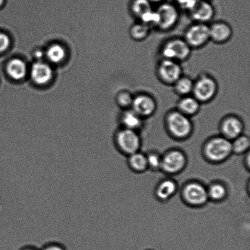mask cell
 Segmentation results:
<instances>
[{
    "label": "cell",
    "mask_w": 250,
    "mask_h": 250,
    "mask_svg": "<svg viewBox=\"0 0 250 250\" xmlns=\"http://www.w3.org/2000/svg\"><path fill=\"white\" fill-rule=\"evenodd\" d=\"M207 191L209 200H211L212 202H222L226 199L228 195L226 186L219 182L212 183L207 187Z\"/></svg>",
    "instance_id": "22"
},
{
    "label": "cell",
    "mask_w": 250,
    "mask_h": 250,
    "mask_svg": "<svg viewBox=\"0 0 250 250\" xmlns=\"http://www.w3.org/2000/svg\"><path fill=\"white\" fill-rule=\"evenodd\" d=\"M131 9L132 15L137 19L143 16L147 12L153 9L151 2L149 0H133L132 1Z\"/></svg>",
    "instance_id": "25"
},
{
    "label": "cell",
    "mask_w": 250,
    "mask_h": 250,
    "mask_svg": "<svg viewBox=\"0 0 250 250\" xmlns=\"http://www.w3.org/2000/svg\"><path fill=\"white\" fill-rule=\"evenodd\" d=\"M207 1H208V0H207Z\"/></svg>",
    "instance_id": "38"
},
{
    "label": "cell",
    "mask_w": 250,
    "mask_h": 250,
    "mask_svg": "<svg viewBox=\"0 0 250 250\" xmlns=\"http://www.w3.org/2000/svg\"><path fill=\"white\" fill-rule=\"evenodd\" d=\"M157 102L154 98L146 93L134 95L131 108L140 116L146 119L153 116L156 111Z\"/></svg>",
    "instance_id": "11"
},
{
    "label": "cell",
    "mask_w": 250,
    "mask_h": 250,
    "mask_svg": "<svg viewBox=\"0 0 250 250\" xmlns=\"http://www.w3.org/2000/svg\"><path fill=\"white\" fill-rule=\"evenodd\" d=\"M218 89L216 80L209 75L203 74L194 81L192 95L201 104H208L216 97Z\"/></svg>",
    "instance_id": "4"
},
{
    "label": "cell",
    "mask_w": 250,
    "mask_h": 250,
    "mask_svg": "<svg viewBox=\"0 0 250 250\" xmlns=\"http://www.w3.org/2000/svg\"><path fill=\"white\" fill-rule=\"evenodd\" d=\"M43 55V53L41 51H37V52L35 54V56L37 58H41L42 57Z\"/></svg>",
    "instance_id": "35"
},
{
    "label": "cell",
    "mask_w": 250,
    "mask_h": 250,
    "mask_svg": "<svg viewBox=\"0 0 250 250\" xmlns=\"http://www.w3.org/2000/svg\"><path fill=\"white\" fill-rule=\"evenodd\" d=\"M178 191V185L175 180L166 178L158 183L155 188V195L161 202H167L175 196Z\"/></svg>",
    "instance_id": "16"
},
{
    "label": "cell",
    "mask_w": 250,
    "mask_h": 250,
    "mask_svg": "<svg viewBox=\"0 0 250 250\" xmlns=\"http://www.w3.org/2000/svg\"><path fill=\"white\" fill-rule=\"evenodd\" d=\"M127 157V163L132 171L137 173H143L148 170L146 154L139 151Z\"/></svg>",
    "instance_id": "19"
},
{
    "label": "cell",
    "mask_w": 250,
    "mask_h": 250,
    "mask_svg": "<svg viewBox=\"0 0 250 250\" xmlns=\"http://www.w3.org/2000/svg\"><path fill=\"white\" fill-rule=\"evenodd\" d=\"M195 23L208 24L215 16V9L207 0H198L193 8L188 12Z\"/></svg>",
    "instance_id": "13"
},
{
    "label": "cell",
    "mask_w": 250,
    "mask_h": 250,
    "mask_svg": "<svg viewBox=\"0 0 250 250\" xmlns=\"http://www.w3.org/2000/svg\"><path fill=\"white\" fill-rule=\"evenodd\" d=\"M11 41L9 36L4 33H0V53L3 52L9 48Z\"/></svg>",
    "instance_id": "31"
},
{
    "label": "cell",
    "mask_w": 250,
    "mask_h": 250,
    "mask_svg": "<svg viewBox=\"0 0 250 250\" xmlns=\"http://www.w3.org/2000/svg\"><path fill=\"white\" fill-rule=\"evenodd\" d=\"M183 39L192 49L202 48L210 41L209 26L201 23L191 24L186 29Z\"/></svg>",
    "instance_id": "9"
},
{
    "label": "cell",
    "mask_w": 250,
    "mask_h": 250,
    "mask_svg": "<svg viewBox=\"0 0 250 250\" xmlns=\"http://www.w3.org/2000/svg\"><path fill=\"white\" fill-rule=\"evenodd\" d=\"M150 27L139 21L132 24L129 29V35L135 41H143L146 39L150 34Z\"/></svg>",
    "instance_id": "23"
},
{
    "label": "cell",
    "mask_w": 250,
    "mask_h": 250,
    "mask_svg": "<svg viewBox=\"0 0 250 250\" xmlns=\"http://www.w3.org/2000/svg\"><path fill=\"white\" fill-rule=\"evenodd\" d=\"M40 250H67L62 244L52 242L45 245Z\"/></svg>",
    "instance_id": "32"
},
{
    "label": "cell",
    "mask_w": 250,
    "mask_h": 250,
    "mask_svg": "<svg viewBox=\"0 0 250 250\" xmlns=\"http://www.w3.org/2000/svg\"><path fill=\"white\" fill-rule=\"evenodd\" d=\"M192 50L185 39L173 38L168 39L162 45L160 55L161 58L181 63L189 58Z\"/></svg>",
    "instance_id": "3"
},
{
    "label": "cell",
    "mask_w": 250,
    "mask_h": 250,
    "mask_svg": "<svg viewBox=\"0 0 250 250\" xmlns=\"http://www.w3.org/2000/svg\"><path fill=\"white\" fill-rule=\"evenodd\" d=\"M209 26L210 41L217 44H223L231 39L233 31L231 25L226 21H215Z\"/></svg>",
    "instance_id": "14"
},
{
    "label": "cell",
    "mask_w": 250,
    "mask_h": 250,
    "mask_svg": "<svg viewBox=\"0 0 250 250\" xmlns=\"http://www.w3.org/2000/svg\"><path fill=\"white\" fill-rule=\"evenodd\" d=\"M250 151L247 152L246 153L247 156H246V161H245V163H246V166L247 168L250 167Z\"/></svg>",
    "instance_id": "33"
},
{
    "label": "cell",
    "mask_w": 250,
    "mask_h": 250,
    "mask_svg": "<svg viewBox=\"0 0 250 250\" xmlns=\"http://www.w3.org/2000/svg\"><path fill=\"white\" fill-rule=\"evenodd\" d=\"M159 21L156 28L161 31H168L177 24L180 20V12L175 5L164 2L156 10Z\"/></svg>",
    "instance_id": "10"
},
{
    "label": "cell",
    "mask_w": 250,
    "mask_h": 250,
    "mask_svg": "<svg viewBox=\"0 0 250 250\" xmlns=\"http://www.w3.org/2000/svg\"><path fill=\"white\" fill-rule=\"evenodd\" d=\"M201 105L202 104L193 95H188L180 97L176 104V109L191 118L199 112Z\"/></svg>",
    "instance_id": "17"
},
{
    "label": "cell",
    "mask_w": 250,
    "mask_h": 250,
    "mask_svg": "<svg viewBox=\"0 0 250 250\" xmlns=\"http://www.w3.org/2000/svg\"><path fill=\"white\" fill-rule=\"evenodd\" d=\"M4 0H0V6H1L2 4L3 3Z\"/></svg>",
    "instance_id": "37"
},
{
    "label": "cell",
    "mask_w": 250,
    "mask_h": 250,
    "mask_svg": "<svg viewBox=\"0 0 250 250\" xmlns=\"http://www.w3.org/2000/svg\"><path fill=\"white\" fill-rule=\"evenodd\" d=\"M134 95L127 91H123L117 97V102L119 104L125 109L131 108L132 102H133Z\"/></svg>",
    "instance_id": "29"
},
{
    "label": "cell",
    "mask_w": 250,
    "mask_h": 250,
    "mask_svg": "<svg viewBox=\"0 0 250 250\" xmlns=\"http://www.w3.org/2000/svg\"><path fill=\"white\" fill-rule=\"evenodd\" d=\"M186 154L178 149H170L162 155L161 170L169 175H175L184 170L187 165Z\"/></svg>",
    "instance_id": "8"
},
{
    "label": "cell",
    "mask_w": 250,
    "mask_h": 250,
    "mask_svg": "<svg viewBox=\"0 0 250 250\" xmlns=\"http://www.w3.org/2000/svg\"><path fill=\"white\" fill-rule=\"evenodd\" d=\"M167 131L173 138L182 141L192 135L193 125L190 117L181 113L177 109L171 110L165 117Z\"/></svg>",
    "instance_id": "1"
},
{
    "label": "cell",
    "mask_w": 250,
    "mask_h": 250,
    "mask_svg": "<svg viewBox=\"0 0 250 250\" xmlns=\"http://www.w3.org/2000/svg\"><path fill=\"white\" fill-rule=\"evenodd\" d=\"M198 0H176L178 6L184 10L189 12L195 6Z\"/></svg>",
    "instance_id": "30"
},
{
    "label": "cell",
    "mask_w": 250,
    "mask_h": 250,
    "mask_svg": "<svg viewBox=\"0 0 250 250\" xmlns=\"http://www.w3.org/2000/svg\"><path fill=\"white\" fill-rule=\"evenodd\" d=\"M156 75L163 84L173 85L183 75V69L181 63L161 58L157 64Z\"/></svg>",
    "instance_id": "7"
},
{
    "label": "cell",
    "mask_w": 250,
    "mask_h": 250,
    "mask_svg": "<svg viewBox=\"0 0 250 250\" xmlns=\"http://www.w3.org/2000/svg\"><path fill=\"white\" fill-rule=\"evenodd\" d=\"M148 169L153 171L161 170L162 155L156 152H150L146 154Z\"/></svg>",
    "instance_id": "27"
},
{
    "label": "cell",
    "mask_w": 250,
    "mask_h": 250,
    "mask_svg": "<svg viewBox=\"0 0 250 250\" xmlns=\"http://www.w3.org/2000/svg\"><path fill=\"white\" fill-rule=\"evenodd\" d=\"M46 57L51 62L58 63L61 62L65 57L64 48L59 44H53L48 48L46 52Z\"/></svg>",
    "instance_id": "26"
},
{
    "label": "cell",
    "mask_w": 250,
    "mask_h": 250,
    "mask_svg": "<svg viewBox=\"0 0 250 250\" xmlns=\"http://www.w3.org/2000/svg\"><path fill=\"white\" fill-rule=\"evenodd\" d=\"M220 131L221 136L232 141L243 134L244 124L242 120L236 115H228L220 122Z\"/></svg>",
    "instance_id": "12"
},
{
    "label": "cell",
    "mask_w": 250,
    "mask_h": 250,
    "mask_svg": "<svg viewBox=\"0 0 250 250\" xmlns=\"http://www.w3.org/2000/svg\"><path fill=\"white\" fill-rule=\"evenodd\" d=\"M114 144L121 153L129 156L140 151L142 141L138 131L122 127L115 135Z\"/></svg>",
    "instance_id": "5"
},
{
    "label": "cell",
    "mask_w": 250,
    "mask_h": 250,
    "mask_svg": "<svg viewBox=\"0 0 250 250\" xmlns=\"http://www.w3.org/2000/svg\"><path fill=\"white\" fill-rule=\"evenodd\" d=\"M138 20L139 21L146 24L147 26L150 27L151 28L152 27H156V28L158 24L159 16L156 11H154L153 9H152L140 17Z\"/></svg>",
    "instance_id": "28"
},
{
    "label": "cell",
    "mask_w": 250,
    "mask_h": 250,
    "mask_svg": "<svg viewBox=\"0 0 250 250\" xmlns=\"http://www.w3.org/2000/svg\"><path fill=\"white\" fill-rule=\"evenodd\" d=\"M32 80L37 84L43 85L50 82L53 77V70L47 63H34L31 68Z\"/></svg>",
    "instance_id": "15"
},
{
    "label": "cell",
    "mask_w": 250,
    "mask_h": 250,
    "mask_svg": "<svg viewBox=\"0 0 250 250\" xmlns=\"http://www.w3.org/2000/svg\"><path fill=\"white\" fill-rule=\"evenodd\" d=\"M152 2H155V3H157V2H161L164 1V0H149Z\"/></svg>",
    "instance_id": "36"
},
{
    "label": "cell",
    "mask_w": 250,
    "mask_h": 250,
    "mask_svg": "<svg viewBox=\"0 0 250 250\" xmlns=\"http://www.w3.org/2000/svg\"><path fill=\"white\" fill-rule=\"evenodd\" d=\"M203 151L206 159L210 163H223L232 153L231 141L221 135L212 137L206 142Z\"/></svg>",
    "instance_id": "2"
},
{
    "label": "cell",
    "mask_w": 250,
    "mask_h": 250,
    "mask_svg": "<svg viewBox=\"0 0 250 250\" xmlns=\"http://www.w3.org/2000/svg\"><path fill=\"white\" fill-rule=\"evenodd\" d=\"M26 63L20 59H13L7 65V72L14 80L22 79L26 74Z\"/></svg>",
    "instance_id": "20"
},
{
    "label": "cell",
    "mask_w": 250,
    "mask_h": 250,
    "mask_svg": "<svg viewBox=\"0 0 250 250\" xmlns=\"http://www.w3.org/2000/svg\"><path fill=\"white\" fill-rule=\"evenodd\" d=\"M144 119L131 108L125 109L121 116V123L124 128L138 131L143 126Z\"/></svg>",
    "instance_id": "18"
},
{
    "label": "cell",
    "mask_w": 250,
    "mask_h": 250,
    "mask_svg": "<svg viewBox=\"0 0 250 250\" xmlns=\"http://www.w3.org/2000/svg\"><path fill=\"white\" fill-rule=\"evenodd\" d=\"M20 250H40L36 248V247H32V246H27L24 247L23 248H22Z\"/></svg>",
    "instance_id": "34"
},
{
    "label": "cell",
    "mask_w": 250,
    "mask_h": 250,
    "mask_svg": "<svg viewBox=\"0 0 250 250\" xmlns=\"http://www.w3.org/2000/svg\"><path fill=\"white\" fill-rule=\"evenodd\" d=\"M194 81L192 78L183 75L172 86L174 91L180 97L192 94Z\"/></svg>",
    "instance_id": "21"
},
{
    "label": "cell",
    "mask_w": 250,
    "mask_h": 250,
    "mask_svg": "<svg viewBox=\"0 0 250 250\" xmlns=\"http://www.w3.org/2000/svg\"><path fill=\"white\" fill-rule=\"evenodd\" d=\"M181 196L184 202L192 207H202L209 201L207 187L198 181L186 184L183 187Z\"/></svg>",
    "instance_id": "6"
},
{
    "label": "cell",
    "mask_w": 250,
    "mask_h": 250,
    "mask_svg": "<svg viewBox=\"0 0 250 250\" xmlns=\"http://www.w3.org/2000/svg\"><path fill=\"white\" fill-rule=\"evenodd\" d=\"M232 153L236 154H246L250 150V140L249 136L242 134L241 136L231 141Z\"/></svg>",
    "instance_id": "24"
}]
</instances>
